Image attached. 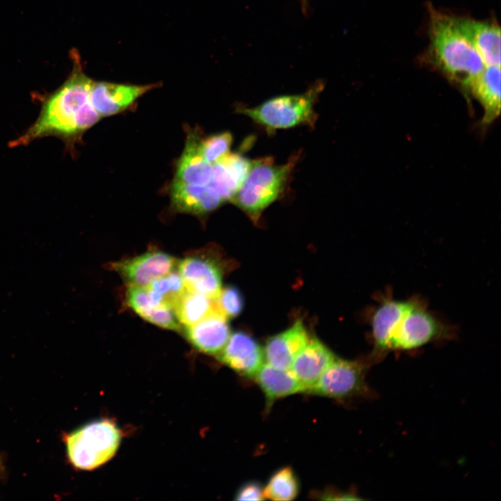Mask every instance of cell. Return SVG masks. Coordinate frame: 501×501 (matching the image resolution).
<instances>
[{"label": "cell", "mask_w": 501, "mask_h": 501, "mask_svg": "<svg viewBox=\"0 0 501 501\" xmlns=\"http://www.w3.org/2000/svg\"><path fill=\"white\" fill-rule=\"evenodd\" d=\"M66 80L43 97L39 115L34 122L9 143L10 148L26 145L36 139L54 136L72 151L83 134L101 118L90 101L94 84L83 70L77 54Z\"/></svg>", "instance_id": "cell-1"}, {"label": "cell", "mask_w": 501, "mask_h": 501, "mask_svg": "<svg viewBox=\"0 0 501 501\" xmlns=\"http://www.w3.org/2000/svg\"><path fill=\"white\" fill-rule=\"evenodd\" d=\"M372 359L392 351L411 350L438 339L444 329L418 301L388 299L372 318Z\"/></svg>", "instance_id": "cell-2"}, {"label": "cell", "mask_w": 501, "mask_h": 501, "mask_svg": "<svg viewBox=\"0 0 501 501\" xmlns=\"http://www.w3.org/2000/svg\"><path fill=\"white\" fill-rule=\"evenodd\" d=\"M431 61L447 77L469 87L485 67L477 51L456 24L454 17L430 10Z\"/></svg>", "instance_id": "cell-3"}, {"label": "cell", "mask_w": 501, "mask_h": 501, "mask_svg": "<svg viewBox=\"0 0 501 501\" xmlns=\"http://www.w3.org/2000/svg\"><path fill=\"white\" fill-rule=\"evenodd\" d=\"M299 155L285 164L275 165L271 157L254 160L241 187L231 200L255 221L284 192Z\"/></svg>", "instance_id": "cell-4"}, {"label": "cell", "mask_w": 501, "mask_h": 501, "mask_svg": "<svg viewBox=\"0 0 501 501\" xmlns=\"http://www.w3.org/2000/svg\"><path fill=\"white\" fill-rule=\"evenodd\" d=\"M122 439V431L116 422L94 420L66 436L68 457L79 469H95L115 456Z\"/></svg>", "instance_id": "cell-5"}, {"label": "cell", "mask_w": 501, "mask_h": 501, "mask_svg": "<svg viewBox=\"0 0 501 501\" xmlns=\"http://www.w3.org/2000/svg\"><path fill=\"white\" fill-rule=\"evenodd\" d=\"M322 89L323 84L317 83L302 94L275 97L254 107L239 106L237 111L271 129L312 126L317 119L315 104Z\"/></svg>", "instance_id": "cell-6"}, {"label": "cell", "mask_w": 501, "mask_h": 501, "mask_svg": "<svg viewBox=\"0 0 501 501\" xmlns=\"http://www.w3.org/2000/svg\"><path fill=\"white\" fill-rule=\"evenodd\" d=\"M369 362L335 356L308 392L339 401L367 397L370 394L365 381Z\"/></svg>", "instance_id": "cell-7"}, {"label": "cell", "mask_w": 501, "mask_h": 501, "mask_svg": "<svg viewBox=\"0 0 501 501\" xmlns=\"http://www.w3.org/2000/svg\"><path fill=\"white\" fill-rule=\"evenodd\" d=\"M176 262L175 257L165 252L150 250L116 262L113 268L129 286L146 287L173 271Z\"/></svg>", "instance_id": "cell-8"}, {"label": "cell", "mask_w": 501, "mask_h": 501, "mask_svg": "<svg viewBox=\"0 0 501 501\" xmlns=\"http://www.w3.org/2000/svg\"><path fill=\"white\" fill-rule=\"evenodd\" d=\"M218 358L239 375L253 379L263 365L264 356L257 341L247 333L238 331L230 335Z\"/></svg>", "instance_id": "cell-9"}, {"label": "cell", "mask_w": 501, "mask_h": 501, "mask_svg": "<svg viewBox=\"0 0 501 501\" xmlns=\"http://www.w3.org/2000/svg\"><path fill=\"white\" fill-rule=\"evenodd\" d=\"M157 86V84L138 86L94 81L90 101L100 117L109 116L127 109L138 97Z\"/></svg>", "instance_id": "cell-10"}, {"label": "cell", "mask_w": 501, "mask_h": 501, "mask_svg": "<svg viewBox=\"0 0 501 501\" xmlns=\"http://www.w3.org/2000/svg\"><path fill=\"white\" fill-rule=\"evenodd\" d=\"M228 318L216 308L198 322L184 328V335L197 350L218 356L230 336Z\"/></svg>", "instance_id": "cell-11"}, {"label": "cell", "mask_w": 501, "mask_h": 501, "mask_svg": "<svg viewBox=\"0 0 501 501\" xmlns=\"http://www.w3.org/2000/svg\"><path fill=\"white\" fill-rule=\"evenodd\" d=\"M177 269L185 288L214 299L222 289V273L216 262L203 256L180 260Z\"/></svg>", "instance_id": "cell-12"}, {"label": "cell", "mask_w": 501, "mask_h": 501, "mask_svg": "<svg viewBox=\"0 0 501 501\" xmlns=\"http://www.w3.org/2000/svg\"><path fill=\"white\" fill-rule=\"evenodd\" d=\"M253 164L240 153H228L212 164L209 185L223 201L232 200Z\"/></svg>", "instance_id": "cell-13"}, {"label": "cell", "mask_w": 501, "mask_h": 501, "mask_svg": "<svg viewBox=\"0 0 501 501\" xmlns=\"http://www.w3.org/2000/svg\"><path fill=\"white\" fill-rule=\"evenodd\" d=\"M461 32L475 47L485 66L500 67V29L494 22L454 17Z\"/></svg>", "instance_id": "cell-14"}, {"label": "cell", "mask_w": 501, "mask_h": 501, "mask_svg": "<svg viewBox=\"0 0 501 501\" xmlns=\"http://www.w3.org/2000/svg\"><path fill=\"white\" fill-rule=\"evenodd\" d=\"M170 197L176 211L192 214L212 212L223 202L209 184H188L175 179L171 184Z\"/></svg>", "instance_id": "cell-15"}, {"label": "cell", "mask_w": 501, "mask_h": 501, "mask_svg": "<svg viewBox=\"0 0 501 501\" xmlns=\"http://www.w3.org/2000/svg\"><path fill=\"white\" fill-rule=\"evenodd\" d=\"M310 340L301 321L289 329L272 336L266 342L264 356L267 364L283 369H290L292 363Z\"/></svg>", "instance_id": "cell-16"}, {"label": "cell", "mask_w": 501, "mask_h": 501, "mask_svg": "<svg viewBox=\"0 0 501 501\" xmlns=\"http://www.w3.org/2000/svg\"><path fill=\"white\" fill-rule=\"evenodd\" d=\"M335 358L321 341L310 339L294 358L290 369L305 392H308Z\"/></svg>", "instance_id": "cell-17"}, {"label": "cell", "mask_w": 501, "mask_h": 501, "mask_svg": "<svg viewBox=\"0 0 501 501\" xmlns=\"http://www.w3.org/2000/svg\"><path fill=\"white\" fill-rule=\"evenodd\" d=\"M201 138L196 132L190 133L178 161L175 179L188 184H208L212 165L206 161L200 147Z\"/></svg>", "instance_id": "cell-18"}, {"label": "cell", "mask_w": 501, "mask_h": 501, "mask_svg": "<svg viewBox=\"0 0 501 501\" xmlns=\"http://www.w3.org/2000/svg\"><path fill=\"white\" fill-rule=\"evenodd\" d=\"M253 379L264 392L266 407L270 408L277 399L305 392L291 369H283L263 364Z\"/></svg>", "instance_id": "cell-19"}, {"label": "cell", "mask_w": 501, "mask_h": 501, "mask_svg": "<svg viewBox=\"0 0 501 501\" xmlns=\"http://www.w3.org/2000/svg\"><path fill=\"white\" fill-rule=\"evenodd\" d=\"M484 109L483 123H490L500 111V67L485 66L469 87Z\"/></svg>", "instance_id": "cell-20"}, {"label": "cell", "mask_w": 501, "mask_h": 501, "mask_svg": "<svg viewBox=\"0 0 501 501\" xmlns=\"http://www.w3.org/2000/svg\"><path fill=\"white\" fill-rule=\"evenodd\" d=\"M214 308L213 299L186 289L178 297L173 307L177 319L184 327L198 322Z\"/></svg>", "instance_id": "cell-21"}, {"label": "cell", "mask_w": 501, "mask_h": 501, "mask_svg": "<svg viewBox=\"0 0 501 501\" xmlns=\"http://www.w3.org/2000/svg\"><path fill=\"white\" fill-rule=\"evenodd\" d=\"M146 287L153 306H166L172 309L186 289L179 272L174 271L152 281Z\"/></svg>", "instance_id": "cell-22"}, {"label": "cell", "mask_w": 501, "mask_h": 501, "mask_svg": "<svg viewBox=\"0 0 501 501\" xmlns=\"http://www.w3.org/2000/svg\"><path fill=\"white\" fill-rule=\"evenodd\" d=\"M300 491L299 480L294 470L285 466L274 472L264 487L265 499L272 500H292Z\"/></svg>", "instance_id": "cell-23"}, {"label": "cell", "mask_w": 501, "mask_h": 501, "mask_svg": "<svg viewBox=\"0 0 501 501\" xmlns=\"http://www.w3.org/2000/svg\"><path fill=\"white\" fill-rule=\"evenodd\" d=\"M232 143V136L223 132L201 139L200 147L203 157L212 165L229 153Z\"/></svg>", "instance_id": "cell-24"}, {"label": "cell", "mask_w": 501, "mask_h": 501, "mask_svg": "<svg viewBox=\"0 0 501 501\" xmlns=\"http://www.w3.org/2000/svg\"><path fill=\"white\" fill-rule=\"evenodd\" d=\"M214 300L215 308L228 319L236 317L244 308L243 296L240 291L233 286L221 289Z\"/></svg>", "instance_id": "cell-25"}, {"label": "cell", "mask_w": 501, "mask_h": 501, "mask_svg": "<svg viewBox=\"0 0 501 501\" xmlns=\"http://www.w3.org/2000/svg\"><path fill=\"white\" fill-rule=\"evenodd\" d=\"M140 317L163 328L177 331L182 328L173 310L166 306L151 307Z\"/></svg>", "instance_id": "cell-26"}, {"label": "cell", "mask_w": 501, "mask_h": 501, "mask_svg": "<svg viewBox=\"0 0 501 501\" xmlns=\"http://www.w3.org/2000/svg\"><path fill=\"white\" fill-rule=\"evenodd\" d=\"M237 500H265L264 487L257 481H249L242 484L234 495Z\"/></svg>", "instance_id": "cell-27"}, {"label": "cell", "mask_w": 501, "mask_h": 501, "mask_svg": "<svg viewBox=\"0 0 501 501\" xmlns=\"http://www.w3.org/2000/svg\"><path fill=\"white\" fill-rule=\"evenodd\" d=\"M317 499L325 500H360V498L352 492H343L334 488H326L324 491L317 492L315 495Z\"/></svg>", "instance_id": "cell-28"}]
</instances>
